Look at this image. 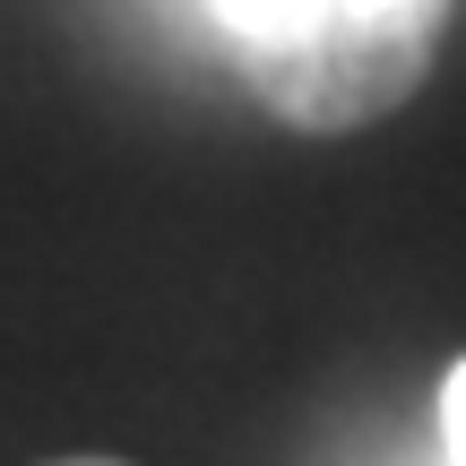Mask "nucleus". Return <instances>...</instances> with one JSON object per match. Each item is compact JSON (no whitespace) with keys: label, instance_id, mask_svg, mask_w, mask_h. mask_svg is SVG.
Instances as JSON below:
<instances>
[{"label":"nucleus","instance_id":"obj_1","mask_svg":"<svg viewBox=\"0 0 466 466\" xmlns=\"http://www.w3.org/2000/svg\"><path fill=\"white\" fill-rule=\"evenodd\" d=\"M242 86L285 130H371L432 78L450 0H208Z\"/></svg>","mask_w":466,"mask_h":466},{"label":"nucleus","instance_id":"obj_3","mask_svg":"<svg viewBox=\"0 0 466 466\" xmlns=\"http://www.w3.org/2000/svg\"><path fill=\"white\" fill-rule=\"evenodd\" d=\"M52 466H121V458H52Z\"/></svg>","mask_w":466,"mask_h":466},{"label":"nucleus","instance_id":"obj_2","mask_svg":"<svg viewBox=\"0 0 466 466\" xmlns=\"http://www.w3.org/2000/svg\"><path fill=\"white\" fill-rule=\"evenodd\" d=\"M441 458L466 466V354L441 371Z\"/></svg>","mask_w":466,"mask_h":466}]
</instances>
